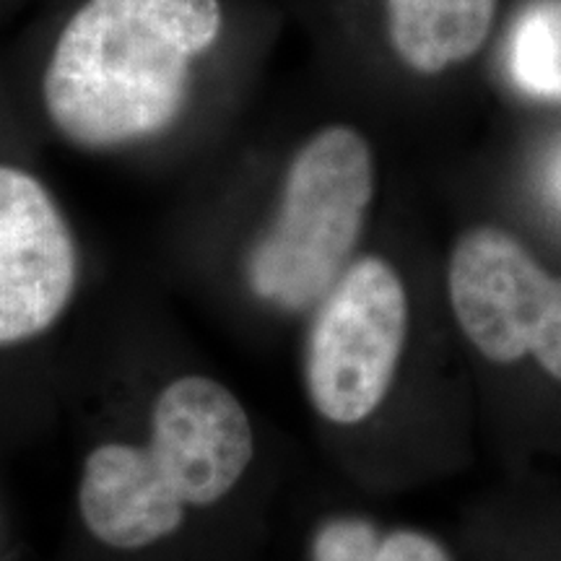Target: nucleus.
Wrapping results in <instances>:
<instances>
[{
  "label": "nucleus",
  "instance_id": "obj_8",
  "mask_svg": "<svg viewBox=\"0 0 561 561\" xmlns=\"http://www.w3.org/2000/svg\"><path fill=\"white\" fill-rule=\"evenodd\" d=\"M496 0H380L382 39L405 73L434 81L486 45Z\"/></svg>",
  "mask_w": 561,
  "mask_h": 561
},
{
  "label": "nucleus",
  "instance_id": "obj_3",
  "mask_svg": "<svg viewBox=\"0 0 561 561\" xmlns=\"http://www.w3.org/2000/svg\"><path fill=\"white\" fill-rule=\"evenodd\" d=\"M0 58V348L55 331L81 289V242Z\"/></svg>",
  "mask_w": 561,
  "mask_h": 561
},
{
  "label": "nucleus",
  "instance_id": "obj_1",
  "mask_svg": "<svg viewBox=\"0 0 561 561\" xmlns=\"http://www.w3.org/2000/svg\"><path fill=\"white\" fill-rule=\"evenodd\" d=\"M286 16L280 0H39L0 58L45 149L206 167L237 140Z\"/></svg>",
  "mask_w": 561,
  "mask_h": 561
},
{
  "label": "nucleus",
  "instance_id": "obj_2",
  "mask_svg": "<svg viewBox=\"0 0 561 561\" xmlns=\"http://www.w3.org/2000/svg\"><path fill=\"white\" fill-rule=\"evenodd\" d=\"M261 193L240 248V284L263 310L310 314L356 261L380 185L371 138L348 121L231 144Z\"/></svg>",
  "mask_w": 561,
  "mask_h": 561
},
{
  "label": "nucleus",
  "instance_id": "obj_6",
  "mask_svg": "<svg viewBox=\"0 0 561 561\" xmlns=\"http://www.w3.org/2000/svg\"><path fill=\"white\" fill-rule=\"evenodd\" d=\"M146 447L185 507H210L242 481L255 434L234 392L206 375H185L159 392Z\"/></svg>",
  "mask_w": 561,
  "mask_h": 561
},
{
  "label": "nucleus",
  "instance_id": "obj_12",
  "mask_svg": "<svg viewBox=\"0 0 561 561\" xmlns=\"http://www.w3.org/2000/svg\"><path fill=\"white\" fill-rule=\"evenodd\" d=\"M559 187H561V178H559Z\"/></svg>",
  "mask_w": 561,
  "mask_h": 561
},
{
  "label": "nucleus",
  "instance_id": "obj_11",
  "mask_svg": "<svg viewBox=\"0 0 561 561\" xmlns=\"http://www.w3.org/2000/svg\"><path fill=\"white\" fill-rule=\"evenodd\" d=\"M39 0H0V32L9 30L13 21L24 19Z\"/></svg>",
  "mask_w": 561,
  "mask_h": 561
},
{
  "label": "nucleus",
  "instance_id": "obj_7",
  "mask_svg": "<svg viewBox=\"0 0 561 561\" xmlns=\"http://www.w3.org/2000/svg\"><path fill=\"white\" fill-rule=\"evenodd\" d=\"M79 510L96 541L136 551L172 536L187 507L159 473L149 447L110 442L83 462Z\"/></svg>",
  "mask_w": 561,
  "mask_h": 561
},
{
  "label": "nucleus",
  "instance_id": "obj_5",
  "mask_svg": "<svg viewBox=\"0 0 561 561\" xmlns=\"http://www.w3.org/2000/svg\"><path fill=\"white\" fill-rule=\"evenodd\" d=\"M447 299L468 343L486 362L533 359L561 382V278L496 224H476L453 242Z\"/></svg>",
  "mask_w": 561,
  "mask_h": 561
},
{
  "label": "nucleus",
  "instance_id": "obj_10",
  "mask_svg": "<svg viewBox=\"0 0 561 561\" xmlns=\"http://www.w3.org/2000/svg\"><path fill=\"white\" fill-rule=\"evenodd\" d=\"M510 68L533 94L561 96V3L530 9L515 26Z\"/></svg>",
  "mask_w": 561,
  "mask_h": 561
},
{
  "label": "nucleus",
  "instance_id": "obj_4",
  "mask_svg": "<svg viewBox=\"0 0 561 561\" xmlns=\"http://www.w3.org/2000/svg\"><path fill=\"white\" fill-rule=\"evenodd\" d=\"M305 382L314 411L354 426L380 409L411 328L409 286L388 257L356 255L307 314Z\"/></svg>",
  "mask_w": 561,
  "mask_h": 561
},
{
  "label": "nucleus",
  "instance_id": "obj_9",
  "mask_svg": "<svg viewBox=\"0 0 561 561\" xmlns=\"http://www.w3.org/2000/svg\"><path fill=\"white\" fill-rule=\"evenodd\" d=\"M312 561H453L437 538L421 530L382 533L364 517H333L314 533Z\"/></svg>",
  "mask_w": 561,
  "mask_h": 561
}]
</instances>
